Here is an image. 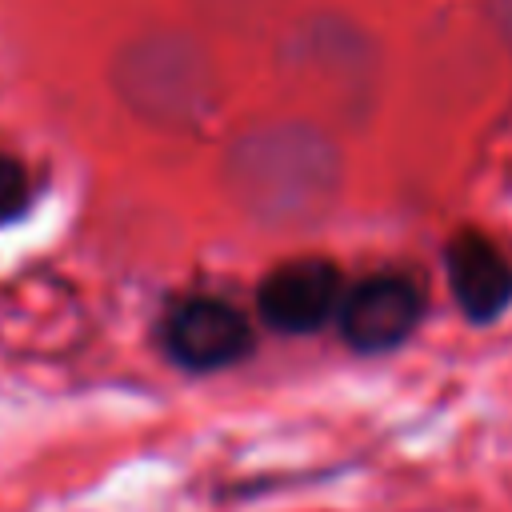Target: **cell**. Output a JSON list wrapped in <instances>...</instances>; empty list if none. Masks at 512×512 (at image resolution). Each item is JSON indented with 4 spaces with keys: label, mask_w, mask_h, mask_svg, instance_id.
I'll use <instances>...</instances> for the list:
<instances>
[{
    "label": "cell",
    "mask_w": 512,
    "mask_h": 512,
    "mask_svg": "<svg viewBox=\"0 0 512 512\" xmlns=\"http://www.w3.org/2000/svg\"><path fill=\"white\" fill-rule=\"evenodd\" d=\"M164 340H168V352L184 368H196V372H212V368L236 364L252 344L248 340V324L240 320V312L228 308L224 300H208V296L184 300L168 316Z\"/></svg>",
    "instance_id": "3957f363"
},
{
    "label": "cell",
    "mask_w": 512,
    "mask_h": 512,
    "mask_svg": "<svg viewBox=\"0 0 512 512\" xmlns=\"http://www.w3.org/2000/svg\"><path fill=\"white\" fill-rule=\"evenodd\" d=\"M420 292L400 276H372L340 300V332L360 352H384L412 336Z\"/></svg>",
    "instance_id": "7a4b0ae2"
},
{
    "label": "cell",
    "mask_w": 512,
    "mask_h": 512,
    "mask_svg": "<svg viewBox=\"0 0 512 512\" xmlns=\"http://www.w3.org/2000/svg\"><path fill=\"white\" fill-rule=\"evenodd\" d=\"M448 284L464 316L496 320L512 300V264L480 236H456L448 248Z\"/></svg>",
    "instance_id": "277c9868"
},
{
    "label": "cell",
    "mask_w": 512,
    "mask_h": 512,
    "mask_svg": "<svg viewBox=\"0 0 512 512\" xmlns=\"http://www.w3.org/2000/svg\"><path fill=\"white\" fill-rule=\"evenodd\" d=\"M24 196H28L24 168H20L8 152H0V220L16 216V212L24 208Z\"/></svg>",
    "instance_id": "5b68a950"
},
{
    "label": "cell",
    "mask_w": 512,
    "mask_h": 512,
    "mask_svg": "<svg viewBox=\"0 0 512 512\" xmlns=\"http://www.w3.org/2000/svg\"><path fill=\"white\" fill-rule=\"evenodd\" d=\"M340 272L328 260H288L260 284V316L280 332H316L340 312Z\"/></svg>",
    "instance_id": "6da1fadb"
}]
</instances>
